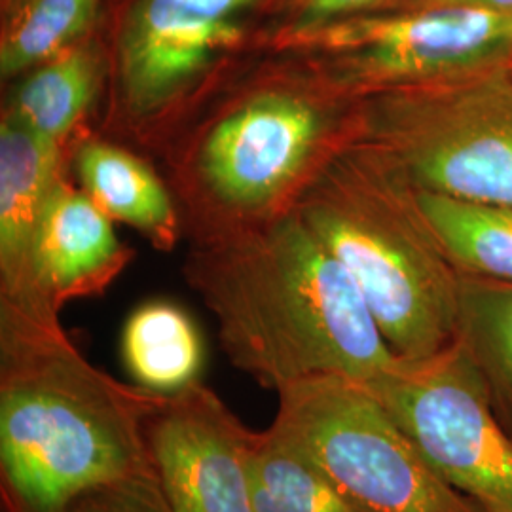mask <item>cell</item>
<instances>
[{
  "label": "cell",
  "instance_id": "obj_17",
  "mask_svg": "<svg viewBox=\"0 0 512 512\" xmlns=\"http://www.w3.org/2000/svg\"><path fill=\"white\" fill-rule=\"evenodd\" d=\"M458 340L482 372L495 416L512 439V283L459 274Z\"/></svg>",
  "mask_w": 512,
  "mask_h": 512
},
{
  "label": "cell",
  "instance_id": "obj_18",
  "mask_svg": "<svg viewBox=\"0 0 512 512\" xmlns=\"http://www.w3.org/2000/svg\"><path fill=\"white\" fill-rule=\"evenodd\" d=\"M251 486L255 512H365L306 454L270 427L258 431Z\"/></svg>",
  "mask_w": 512,
  "mask_h": 512
},
{
  "label": "cell",
  "instance_id": "obj_5",
  "mask_svg": "<svg viewBox=\"0 0 512 512\" xmlns=\"http://www.w3.org/2000/svg\"><path fill=\"white\" fill-rule=\"evenodd\" d=\"M275 50L342 103L366 93L512 65V14L471 8L382 10L300 31Z\"/></svg>",
  "mask_w": 512,
  "mask_h": 512
},
{
  "label": "cell",
  "instance_id": "obj_1",
  "mask_svg": "<svg viewBox=\"0 0 512 512\" xmlns=\"http://www.w3.org/2000/svg\"><path fill=\"white\" fill-rule=\"evenodd\" d=\"M183 272L228 361L264 389L319 376L368 384L399 361L353 277L293 205L217 224Z\"/></svg>",
  "mask_w": 512,
  "mask_h": 512
},
{
  "label": "cell",
  "instance_id": "obj_12",
  "mask_svg": "<svg viewBox=\"0 0 512 512\" xmlns=\"http://www.w3.org/2000/svg\"><path fill=\"white\" fill-rule=\"evenodd\" d=\"M63 143L4 110L0 124V298L25 291L38 222L63 177Z\"/></svg>",
  "mask_w": 512,
  "mask_h": 512
},
{
  "label": "cell",
  "instance_id": "obj_3",
  "mask_svg": "<svg viewBox=\"0 0 512 512\" xmlns=\"http://www.w3.org/2000/svg\"><path fill=\"white\" fill-rule=\"evenodd\" d=\"M291 205L353 277L395 357L423 361L458 340L459 272L399 169L338 133Z\"/></svg>",
  "mask_w": 512,
  "mask_h": 512
},
{
  "label": "cell",
  "instance_id": "obj_9",
  "mask_svg": "<svg viewBox=\"0 0 512 512\" xmlns=\"http://www.w3.org/2000/svg\"><path fill=\"white\" fill-rule=\"evenodd\" d=\"M258 431L202 384L165 395L147 423L154 476L173 512H255L251 463Z\"/></svg>",
  "mask_w": 512,
  "mask_h": 512
},
{
  "label": "cell",
  "instance_id": "obj_8",
  "mask_svg": "<svg viewBox=\"0 0 512 512\" xmlns=\"http://www.w3.org/2000/svg\"><path fill=\"white\" fill-rule=\"evenodd\" d=\"M366 385L446 486L482 512H512V439L459 340Z\"/></svg>",
  "mask_w": 512,
  "mask_h": 512
},
{
  "label": "cell",
  "instance_id": "obj_10",
  "mask_svg": "<svg viewBox=\"0 0 512 512\" xmlns=\"http://www.w3.org/2000/svg\"><path fill=\"white\" fill-rule=\"evenodd\" d=\"M256 0H137L118 44V90L128 116L175 103L243 38L239 16Z\"/></svg>",
  "mask_w": 512,
  "mask_h": 512
},
{
  "label": "cell",
  "instance_id": "obj_22",
  "mask_svg": "<svg viewBox=\"0 0 512 512\" xmlns=\"http://www.w3.org/2000/svg\"><path fill=\"white\" fill-rule=\"evenodd\" d=\"M406 8H471L495 14H512V0H393L385 10Z\"/></svg>",
  "mask_w": 512,
  "mask_h": 512
},
{
  "label": "cell",
  "instance_id": "obj_20",
  "mask_svg": "<svg viewBox=\"0 0 512 512\" xmlns=\"http://www.w3.org/2000/svg\"><path fill=\"white\" fill-rule=\"evenodd\" d=\"M61 512H173L154 475H137L76 495Z\"/></svg>",
  "mask_w": 512,
  "mask_h": 512
},
{
  "label": "cell",
  "instance_id": "obj_14",
  "mask_svg": "<svg viewBox=\"0 0 512 512\" xmlns=\"http://www.w3.org/2000/svg\"><path fill=\"white\" fill-rule=\"evenodd\" d=\"M120 351L129 376L148 391L173 395L200 382L202 334L175 302L150 300L131 311Z\"/></svg>",
  "mask_w": 512,
  "mask_h": 512
},
{
  "label": "cell",
  "instance_id": "obj_13",
  "mask_svg": "<svg viewBox=\"0 0 512 512\" xmlns=\"http://www.w3.org/2000/svg\"><path fill=\"white\" fill-rule=\"evenodd\" d=\"M80 188L112 220L129 224L160 251H171L181 220L164 183L143 160L101 139H82L74 152Z\"/></svg>",
  "mask_w": 512,
  "mask_h": 512
},
{
  "label": "cell",
  "instance_id": "obj_4",
  "mask_svg": "<svg viewBox=\"0 0 512 512\" xmlns=\"http://www.w3.org/2000/svg\"><path fill=\"white\" fill-rule=\"evenodd\" d=\"M340 135L418 190L512 205V65L351 99Z\"/></svg>",
  "mask_w": 512,
  "mask_h": 512
},
{
  "label": "cell",
  "instance_id": "obj_11",
  "mask_svg": "<svg viewBox=\"0 0 512 512\" xmlns=\"http://www.w3.org/2000/svg\"><path fill=\"white\" fill-rule=\"evenodd\" d=\"M129 260L109 215L63 175L38 222L25 291L0 300L59 315L71 300L105 293Z\"/></svg>",
  "mask_w": 512,
  "mask_h": 512
},
{
  "label": "cell",
  "instance_id": "obj_15",
  "mask_svg": "<svg viewBox=\"0 0 512 512\" xmlns=\"http://www.w3.org/2000/svg\"><path fill=\"white\" fill-rule=\"evenodd\" d=\"M105 71V57L97 44L82 40L23 74L6 112L27 128L65 145L92 109Z\"/></svg>",
  "mask_w": 512,
  "mask_h": 512
},
{
  "label": "cell",
  "instance_id": "obj_16",
  "mask_svg": "<svg viewBox=\"0 0 512 512\" xmlns=\"http://www.w3.org/2000/svg\"><path fill=\"white\" fill-rule=\"evenodd\" d=\"M418 200L459 274L512 283V205L418 190Z\"/></svg>",
  "mask_w": 512,
  "mask_h": 512
},
{
  "label": "cell",
  "instance_id": "obj_19",
  "mask_svg": "<svg viewBox=\"0 0 512 512\" xmlns=\"http://www.w3.org/2000/svg\"><path fill=\"white\" fill-rule=\"evenodd\" d=\"M99 0H14L0 40L4 80L33 71L86 40Z\"/></svg>",
  "mask_w": 512,
  "mask_h": 512
},
{
  "label": "cell",
  "instance_id": "obj_23",
  "mask_svg": "<svg viewBox=\"0 0 512 512\" xmlns=\"http://www.w3.org/2000/svg\"><path fill=\"white\" fill-rule=\"evenodd\" d=\"M4 2H6V4H8V6H10V4H12V2H14V0H4Z\"/></svg>",
  "mask_w": 512,
  "mask_h": 512
},
{
  "label": "cell",
  "instance_id": "obj_2",
  "mask_svg": "<svg viewBox=\"0 0 512 512\" xmlns=\"http://www.w3.org/2000/svg\"><path fill=\"white\" fill-rule=\"evenodd\" d=\"M164 399L93 366L57 313L0 300L2 512H61L95 486L154 475L147 423Z\"/></svg>",
  "mask_w": 512,
  "mask_h": 512
},
{
  "label": "cell",
  "instance_id": "obj_21",
  "mask_svg": "<svg viewBox=\"0 0 512 512\" xmlns=\"http://www.w3.org/2000/svg\"><path fill=\"white\" fill-rule=\"evenodd\" d=\"M393 0H287L277 31H300L330 21L385 10Z\"/></svg>",
  "mask_w": 512,
  "mask_h": 512
},
{
  "label": "cell",
  "instance_id": "obj_6",
  "mask_svg": "<svg viewBox=\"0 0 512 512\" xmlns=\"http://www.w3.org/2000/svg\"><path fill=\"white\" fill-rule=\"evenodd\" d=\"M270 429L365 512H482L435 475L365 382L319 376L277 393Z\"/></svg>",
  "mask_w": 512,
  "mask_h": 512
},
{
  "label": "cell",
  "instance_id": "obj_7",
  "mask_svg": "<svg viewBox=\"0 0 512 512\" xmlns=\"http://www.w3.org/2000/svg\"><path fill=\"white\" fill-rule=\"evenodd\" d=\"M344 107L293 69L217 118L196 150L198 183L222 213L217 224L262 219L291 207L336 141Z\"/></svg>",
  "mask_w": 512,
  "mask_h": 512
}]
</instances>
